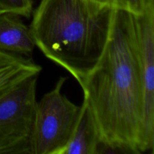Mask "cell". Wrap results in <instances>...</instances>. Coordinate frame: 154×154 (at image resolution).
Segmentation results:
<instances>
[{
	"instance_id": "6da1fadb",
	"label": "cell",
	"mask_w": 154,
	"mask_h": 154,
	"mask_svg": "<svg viewBox=\"0 0 154 154\" xmlns=\"http://www.w3.org/2000/svg\"><path fill=\"white\" fill-rule=\"evenodd\" d=\"M105 148L144 150V93L135 16L114 8L108 43L91 72L79 83Z\"/></svg>"
},
{
	"instance_id": "7a4b0ae2",
	"label": "cell",
	"mask_w": 154,
	"mask_h": 154,
	"mask_svg": "<svg viewBox=\"0 0 154 154\" xmlns=\"http://www.w3.org/2000/svg\"><path fill=\"white\" fill-rule=\"evenodd\" d=\"M114 8L91 0H42L29 29L44 55L81 83L103 54Z\"/></svg>"
},
{
	"instance_id": "3957f363",
	"label": "cell",
	"mask_w": 154,
	"mask_h": 154,
	"mask_svg": "<svg viewBox=\"0 0 154 154\" xmlns=\"http://www.w3.org/2000/svg\"><path fill=\"white\" fill-rule=\"evenodd\" d=\"M67 79L60 77L54 89L36 102L31 154H61L72 137L81 106L62 93Z\"/></svg>"
},
{
	"instance_id": "277c9868",
	"label": "cell",
	"mask_w": 154,
	"mask_h": 154,
	"mask_svg": "<svg viewBox=\"0 0 154 154\" xmlns=\"http://www.w3.org/2000/svg\"><path fill=\"white\" fill-rule=\"evenodd\" d=\"M38 77L32 75L0 96V154H31Z\"/></svg>"
},
{
	"instance_id": "5b68a950",
	"label": "cell",
	"mask_w": 154,
	"mask_h": 154,
	"mask_svg": "<svg viewBox=\"0 0 154 154\" xmlns=\"http://www.w3.org/2000/svg\"><path fill=\"white\" fill-rule=\"evenodd\" d=\"M135 16V15H134ZM144 93V150L154 148V6L135 16Z\"/></svg>"
},
{
	"instance_id": "8992f818",
	"label": "cell",
	"mask_w": 154,
	"mask_h": 154,
	"mask_svg": "<svg viewBox=\"0 0 154 154\" xmlns=\"http://www.w3.org/2000/svg\"><path fill=\"white\" fill-rule=\"evenodd\" d=\"M17 14L0 13V52L26 60H32L35 48L29 27Z\"/></svg>"
},
{
	"instance_id": "52a82bcc",
	"label": "cell",
	"mask_w": 154,
	"mask_h": 154,
	"mask_svg": "<svg viewBox=\"0 0 154 154\" xmlns=\"http://www.w3.org/2000/svg\"><path fill=\"white\" fill-rule=\"evenodd\" d=\"M102 151V142L96 122L89 107L83 102L78 123L61 154H96Z\"/></svg>"
},
{
	"instance_id": "ba28073f",
	"label": "cell",
	"mask_w": 154,
	"mask_h": 154,
	"mask_svg": "<svg viewBox=\"0 0 154 154\" xmlns=\"http://www.w3.org/2000/svg\"><path fill=\"white\" fill-rule=\"evenodd\" d=\"M42 69L32 60L0 52V96L26 78L39 75Z\"/></svg>"
},
{
	"instance_id": "9c48e42d",
	"label": "cell",
	"mask_w": 154,
	"mask_h": 154,
	"mask_svg": "<svg viewBox=\"0 0 154 154\" xmlns=\"http://www.w3.org/2000/svg\"><path fill=\"white\" fill-rule=\"evenodd\" d=\"M91 1L126 11L135 16L142 14L149 8L154 6V0H91Z\"/></svg>"
},
{
	"instance_id": "30bf717a",
	"label": "cell",
	"mask_w": 154,
	"mask_h": 154,
	"mask_svg": "<svg viewBox=\"0 0 154 154\" xmlns=\"http://www.w3.org/2000/svg\"><path fill=\"white\" fill-rule=\"evenodd\" d=\"M1 12H2V10H0V13H1Z\"/></svg>"
}]
</instances>
